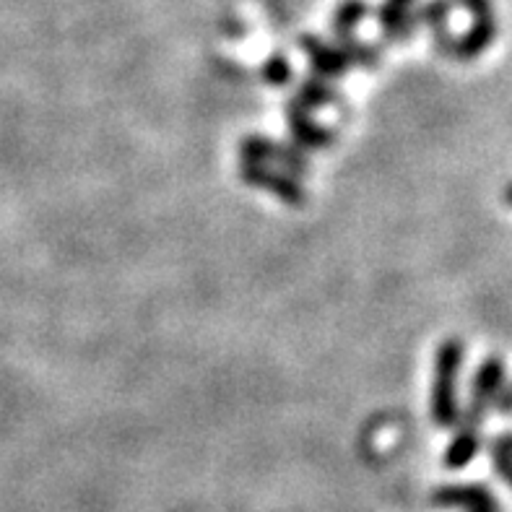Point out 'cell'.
Instances as JSON below:
<instances>
[{
  "mask_svg": "<svg viewBox=\"0 0 512 512\" xmlns=\"http://www.w3.org/2000/svg\"><path fill=\"white\" fill-rule=\"evenodd\" d=\"M242 175H245V180H250V185H263V188L268 190H276L279 195H284L286 201H302V190L297 188V185H281V177L279 175H271L266 167H260L258 162H250V159H245V164H242Z\"/></svg>",
  "mask_w": 512,
  "mask_h": 512,
  "instance_id": "9",
  "label": "cell"
},
{
  "mask_svg": "<svg viewBox=\"0 0 512 512\" xmlns=\"http://www.w3.org/2000/svg\"><path fill=\"white\" fill-rule=\"evenodd\" d=\"M510 390H512V388H510Z\"/></svg>",
  "mask_w": 512,
  "mask_h": 512,
  "instance_id": "13",
  "label": "cell"
},
{
  "mask_svg": "<svg viewBox=\"0 0 512 512\" xmlns=\"http://www.w3.org/2000/svg\"><path fill=\"white\" fill-rule=\"evenodd\" d=\"M458 3H463L471 11L474 24L463 37L448 34L442 42H437V47L453 55L455 60H474L479 58L481 52H487L494 37H497V19H494L492 0H458Z\"/></svg>",
  "mask_w": 512,
  "mask_h": 512,
  "instance_id": "2",
  "label": "cell"
},
{
  "mask_svg": "<svg viewBox=\"0 0 512 512\" xmlns=\"http://www.w3.org/2000/svg\"><path fill=\"white\" fill-rule=\"evenodd\" d=\"M463 357V341L458 338H448L445 344H440L435 357V380H432V419L440 427H453L461 419V409H458V375H461Z\"/></svg>",
  "mask_w": 512,
  "mask_h": 512,
  "instance_id": "1",
  "label": "cell"
},
{
  "mask_svg": "<svg viewBox=\"0 0 512 512\" xmlns=\"http://www.w3.org/2000/svg\"><path fill=\"white\" fill-rule=\"evenodd\" d=\"M289 63H286L281 55H273L271 60L266 63V78L273 81V84H286V78H289Z\"/></svg>",
  "mask_w": 512,
  "mask_h": 512,
  "instance_id": "11",
  "label": "cell"
},
{
  "mask_svg": "<svg viewBox=\"0 0 512 512\" xmlns=\"http://www.w3.org/2000/svg\"><path fill=\"white\" fill-rule=\"evenodd\" d=\"M492 463L497 474L512 487V435H502L492 442Z\"/></svg>",
  "mask_w": 512,
  "mask_h": 512,
  "instance_id": "10",
  "label": "cell"
},
{
  "mask_svg": "<svg viewBox=\"0 0 512 512\" xmlns=\"http://www.w3.org/2000/svg\"><path fill=\"white\" fill-rule=\"evenodd\" d=\"M302 47H305V52L310 55L312 65H315V71H318L320 76H338V73H344L346 58L341 50H333V47L323 45L320 39L312 37L302 39Z\"/></svg>",
  "mask_w": 512,
  "mask_h": 512,
  "instance_id": "8",
  "label": "cell"
},
{
  "mask_svg": "<svg viewBox=\"0 0 512 512\" xmlns=\"http://www.w3.org/2000/svg\"><path fill=\"white\" fill-rule=\"evenodd\" d=\"M367 13V3L364 0H344L333 13V29L341 42V52L346 60H359L362 65H372V50L370 47L354 42V26L364 19Z\"/></svg>",
  "mask_w": 512,
  "mask_h": 512,
  "instance_id": "4",
  "label": "cell"
},
{
  "mask_svg": "<svg viewBox=\"0 0 512 512\" xmlns=\"http://www.w3.org/2000/svg\"><path fill=\"white\" fill-rule=\"evenodd\" d=\"M432 502L440 507H463L466 512H502L500 502L494 500L492 489L481 487V484L440 487L432 494Z\"/></svg>",
  "mask_w": 512,
  "mask_h": 512,
  "instance_id": "5",
  "label": "cell"
},
{
  "mask_svg": "<svg viewBox=\"0 0 512 512\" xmlns=\"http://www.w3.org/2000/svg\"><path fill=\"white\" fill-rule=\"evenodd\" d=\"M505 198H507V203H510V206H512V182H510V185H507V190H505Z\"/></svg>",
  "mask_w": 512,
  "mask_h": 512,
  "instance_id": "12",
  "label": "cell"
},
{
  "mask_svg": "<svg viewBox=\"0 0 512 512\" xmlns=\"http://www.w3.org/2000/svg\"><path fill=\"white\" fill-rule=\"evenodd\" d=\"M479 448H481L479 427H468V424H463V427L455 432L453 440H450L448 453H445V466L466 468L468 463L476 458Z\"/></svg>",
  "mask_w": 512,
  "mask_h": 512,
  "instance_id": "7",
  "label": "cell"
},
{
  "mask_svg": "<svg viewBox=\"0 0 512 512\" xmlns=\"http://www.w3.org/2000/svg\"><path fill=\"white\" fill-rule=\"evenodd\" d=\"M416 0H383V6L377 8V21H380V29L388 39H409V34L414 32L416 21L414 11Z\"/></svg>",
  "mask_w": 512,
  "mask_h": 512,
  "instance_id": "6",
  "label": "cell"
},
{
  "mask_svg": "<svg viewBox=\"0 0 512 512\" xmlns=\"http://www.w3.org/2000/svg\"><path fill=\"white\" fill-rule=\"evenodd\" d=\"M502 388H505V362L500 357H487L479 364L474 383H471V398H468V409L463 414V424L481 427Z\"/></svg>",
  "mask_w": 512,
  "mask_h": 512,
  "instance_id": "3",
  "label": "cell"
}]
</instances>
